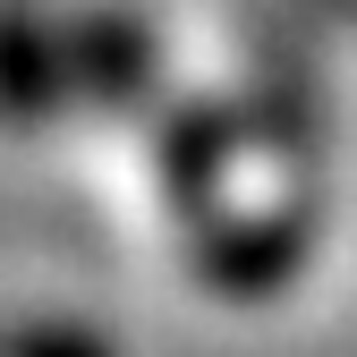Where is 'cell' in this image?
Returning a JSON list of instances; mask_svg holds the SVG:
<instances>
[{
  "instance_id": "obj_1",
  "label": "cell",
  "mask_w": 357,
  "mask_h": 357,
  "mask_svg": "<svg viewBox=\"0 0 357 357\" xmlns=\"http://www.w3.org/2000/svg\"><path fill=\"white\" fill-rule=\"evenodd\" d=\"M9 357H102V349H85V340H68V332H34V340H17Z\"/></svg>"
}]
</instances>
